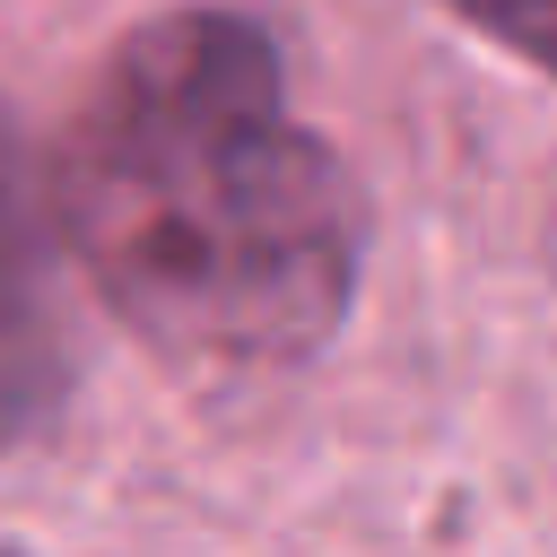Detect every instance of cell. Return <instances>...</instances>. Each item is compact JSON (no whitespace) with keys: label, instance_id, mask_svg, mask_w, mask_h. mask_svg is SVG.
<instances>
[{"label":"cell","instance_id":"277c9868","mask_svg":"<svg viewBox=\"0 0 557 557\" xmlns=\"http://www.w3.org/2000/svg\"><path fill=\"white\" fill-rule=\"evenodd\" d=\"M0 557H9V548H0Z\"/></svg>","mask_w":557,"mask_h":557},{"label":"cell","instance_id":"6da1fadb","mask_svg":"<svg viewBox=\"0 0 557 557\" xmlns=\"http://www.w3.org/2000/svg\"><path fill=\"white\" fill-rule=\"evenodd\" d=\"M52 200L104 305L174 366H296L357 296L366 200L235 9L148 17L104 61Z\"/></svg>","mask_w":557,"mask_h":557},{"label":"cell","instance_id":"7a4b0ae2","mask_svg":"<svg viewBox=\"0 0 557 557\" xmlns=\"http://www.w3.org/2000/svg\"><path fill=\"white\" fill-rule=\"evenodd\" d=\"M78 383L70 296H61V200L0 113V453L44 435Z\"/></svg>","mask_w":557,"mask_h":557},{"label":"cell","instance_id":"3957f363","mask_svg":"<svg viewBox=\"0 0 557 557\" xmlns=\"http://www.w3.org/2000/svg\"><path fill=\"white\" fill-rule=\"evenodd\" d=\"M444 9L470 17L487 44H505V52H522V61H540L557 78V0H444Z\"/></svg>","mask_w":557,"mask_h":557}]
</instances>
